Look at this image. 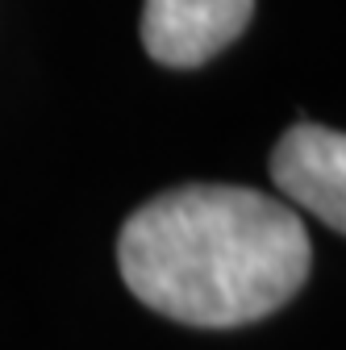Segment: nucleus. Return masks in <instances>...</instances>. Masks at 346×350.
<instances>
[{"label": "nucleus", "mask_w": 346, "mask_h": 350, "mask_svg": "<svg viewBox=\"0 0 346 350\" xmlns=\"http://www.w3.org/2000/svg\"><path fill=\"white\" fill-rule=\"evenodd\" d=\"M271 184L342 234L346 230V138L338 129L300 121L271 150Z\"/></svg>", "instance_id": "nucleus-2"}, {"label": "nucleus", "mask_w": 346, "mask_h": 350, "mask_svg": "<svg viewBox=\"0 0 346 350\" xmlns=\"http://www.w3.org/2000/svg\"><path fill=\"white\" fill-rule=\"evenodd\" d=\"M309 230L300 217L242 184H184L134 208L117 238L125 288L146 309L230 329L258 321L305 288Z\"/></svg>", "instance_id": "nucleus-1"}, {"label": "nucleus", "mask_w": 346, "mask_h": 350, "mask_svg": "<svg viewBox=\"0 0 346 350\" xmlns=\"http://www.w3.org/2000/svg\"><path fill=\"white\" fill-rule=\"evenodd\" d=\"M254 0H146L142 46L163 67H200L250 25Z\"/></svg>", "instance_id": "nucleus-3"}]
</instances>
